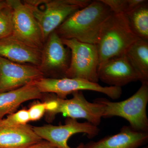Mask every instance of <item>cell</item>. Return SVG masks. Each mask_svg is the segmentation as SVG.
I'll return each mask as SVG.
<instances>
[{"instance_id": "obj_1", "label": "cell", "mask_w": 148, "mask_h": 148, "mask_svg": "<svg viewBox=\"0 0 148 148\" xmlns=\"http://www.w3.org/2000/svg\"><path fill=\"white\" fill-rule=\"evenodd\" d=\"M113 13L101 0L91 1L66 18L55 32L61 39L96 45L103 24Z\"/></svg>"}, {"instance_id": "obj_2", "label": "cell", "mask_w": 148, "mask_h": 148, "mask_svg": "<svg viewBox=\"0 0 148 148\" xmlns=\"http://www.w3.org/2000/svg\"><path fill=\"white\" fill-rule=\"evenodd\" d=\"M138 39L130 26L126 14H112L103 24L96 45L99 67L111 58L125 54Z\"/></svg>"}, {"instance_id": "obj_3", "label": "cell", "mask_w": 148, "mask_h": 148, "mask_svg": "<svg viewBox=\"0 0 148 148\" xmlns=\"http://www.w3.org/2000/svg\"><path fill=\"white\" fill-rule=\"evenodd\" d=\"M39 25L45 42L49 35L75 12L91 3L90 0H27Z\"/></svg>"}, {"instance_id": "obj_4", "label": "cell", "mask_w": 148, "mask_h": 148, "mask_svg": "<svg viewBox=\"0 0 148 148\" xmlns=\"http://www.w3.org/2000/svg\"><path fill=\"white\" fill-rule=\"evenodd\" d=\"M70 99L51 95L46 101V115L48 121H52L56 114H62L70 118L83 119L98 126L101 123L104 111V105L94 100L91 103L86 100L82 91H77Z\"/></svg>"}, {"instance_id": "obj_5", "label": "cell", "mask_w": 148, "mask_h": 148, "mask_svg": "<svg viewBox=\"0 0 148 148\" xmlns=\"http://www.w3.org/2000/svg\"><path fill=\"white\" fill-rule=\"evenodd\" d=\"M95 101L104 105L103 118L118 116L129 122L130 127L137 131L148 132L147 108L148 102V84H142L137 92L120 102H112L105 98Z\"/></svg>"}, {"instance_id": "obj_6", "label": "cell", "mask_w": 148, "mask_h": 148, "mask_svg": "<svg viewBox=\"0 0 148 148\" xmlns=\"http://www.w3.org/2000/svg\"><path fill=\"white\" fill-rule=\"evenodd\" d=\"M71 51V61L66 77L78 78L98 83L99 56L96 45L75 39H62Z\"/></svg>"}, {"instance_id": "obj_7", "label": "cell", "mask_w": 148, "mask_h": 148, "mask_svg": "<svg viewBox=\"0 0 148 148\" xmlns=\"http://www.w3.org/2000/svg\"><path fill=\"white\" fill-rule=\"evenodd\" d=\"M13 19L12 35L30 47L42 51L45 43L42 32L32 10L24 2L7 0Z\"/></svg>"}, {"instance_id": "obj_8", "label": "cell", "mask_w": 148, "mask_h": 148, "mask_svg": "<svg viewBox=\"0 0 148 148\" xmlns=\"http://www.w3.org/2000/svg\"><path fill=\"white\" fill-rule=\"evenodd\" d=\"M34 82L42 93H53L63 99H66L68 95L74 92L84 90L101 92L113 100L119 99L122 94L121 87L103 86L98 83L91 82L80 79L42 77L34 81Z\"/></svg>"}, {"instance_id": "obj_9", "label": "cell", "mask_w": 148, "mask_h": 148, "mask_svg": "<svg viewBox=\"0 0 148 148\" xmlns=\"http://www.w3.org/2000/svg\"><path fill=\"white\" fill-rule=\"evenodd\" d=\"M34 131L42 140L48 141L58 148H74L68 145L69 138L77 133L86 134L92 139L100 132L98 126L88 122L81 123L76 119L68 118L64 125H46L33 127Z\"/></svg>"}, {"instance_id": "obj_10", "label": "cell", "mask_w": 148, "mask_h": 148, "mask_svg": "<svg viewBox=\"0 0 148 148\" xmlns=\"http://www.w3.org/2000/svg\"><path fill=\"white\" fill-rule=\"evenodd\" d=\"M70 49L62 42L55 31L48 37L41 51L40 64L38 68L44 73L49 72L57 76L66 77L71 61Z\"/></svg>"}, {"instance_id": "obj_11", "label": "cell", "mask_w": 148, "mask_h": 148, "mask_svg": "<svg viewBox=\"0 0 148 148\" xmlns=\"http://www.w3.org/2000/svg\"><path fill=\"white\" fill-rule=\"evenodd\" d=\"M43 75L37 66L18 64L0 56V93L17 89Z\"/></svg>"}, {"instance_id": "obj_12", "label": "cell", "mask_w": 148, "mask_h": 148, "mask_svg": "<svg viewBox=\"0 0 148 148\" xmlns=\"http://www.w3.org/2000/svg\"><path fill=\"white\" fill-rule=\"evenodd\" d=\"M98 79L110 86L121 87L140 81V77L125 54L111 58L99 67Z\"/></svg>"}, {"instance_id": "obj_13", "label": "cell", "mask_w": 148, "mask_h": 148, "mask_svg": "<svg viewBox=\"0 0 148 148\" xmlns=\"http://www.w3.org/2000/svg\"><path fill=\"white\" fill-rule=\"evenodd\" d=\"M148 140V132L137 131L130 126H124L115 135L96 142L80 143L75 148H138L146 144Z\"/></svg>"}, {"instance_id": "obj_14", "label": "cell", "mask_w": 148, "mask_h": 148, "mask_svg": "<svg viewBox=\"0 0 148 148\" xmlns=\"http://www.w3.org/2000/svg\"><path fill=\"white\" fill-rule=\"evenodd\" d=\"M0 56L15 63L38 67L41 51L26 45L11 35L0 39Z\"/></svg>"}, {"instance_id": "obj_15", "label": "cell", "mask_w": 148, "mask_h": 148, "mask_svg": "<svg viewBox=\"0 0 148 148\" xmlns=\"http://www.w3.org/2000/svg\"><path fill=\"white\" fill-rule=\"evenodd\" d=\"M42 140L29 125H0V148H28Z\"/></svg>"}, {"instance_id": "obj_16", "label": "cell", "mask_w": 148, "mask_h": 148, "mask_svg": "<svg viewBox=\"0 0 148 148\" xmlns=\"http://www.w3.org/2000/svg\"><path fill=\"white\" fill-rule=\"evenodd\" d=\"M42 97L34 81L17 89L0 93V120L6 115L15 112L24 102Z\"/></svg>"}, {"instance_id": "obj_17", "label": "cell", "mask_w": 148, "mask_h": 148, "mask_svg": "<svg viewBox=\"0 0 148 148\" xmlns=\"http://www.w3.org/2000/svg\"><path fill=\"white\" fill-rule=\"evenodd\" d=\"M125 55L139 74L142 84H148V41L138 39Z\"/></svg>"}, {"instance_id": "obj_18", "label": "cell", "mask_w": 148, "mask_h": 148, "mask_svg": "<svg viewBox=\"0 0 148 148\" xmlns=\"http://www.w3.org/2000/svg\"><path fill=\"white\" fill-rule=\"evenodd\" d=\"M130 28L139 38L148 41V2L126 14Z\"/></svg>"}, {"instance_id": "obj_19", "label": "cell", "mask_w": 148, "mask_h": 148, "mask_svg": "<svg viewBox=\"0 0 148 148\" xmlns=\"http://www.w3.org/2000/svg\"><path fill=\"white\" fill-rule=\"evenodd\" d=\"M145 0H101L115 14H127Z\"/></svg>"}, {"instance_id": "obj_20", "label": "cell", "mask_w": 148, "mask_h": 148, "mask_svg": "<svg viewBox=\"0 0 148 148\" xmlns=\"http://www.w3.org/2000/svg\"><path fill=\"white\" fill-rule=\"evenodd\" d=\"M12 11L7 6L0 10V39L12 34Z\"/></svg>"}, {"instance_id": "obj_21", "label": "cell", "mask_w": 148, "mask_h": 148, "mask_svg": "<svg viewBox=\"0 0 148 148\" xmlns=\"http://www.w3.org/2000/svg\"><path fill=\"white\" fill-rule=\"evenodd\" d=\"M30 121L29 112L23 109L9 115L5 119L0 120V125L15 126L25 125Z\"/></svg>"}, {"instance_id": "obj_22", "label": "cell", "mask_w": 148, "mask_h": 148, "mask_svg": "<svg viewBox=\"0 0 148 148\" xmlns=\"http://www.w3.org/2000/svg\"><path fill=\"white\" fill-rule=\"evenodd\" d=\"M46 109L45 102L32 105L28 110L30 121H36L40 119L45 114Z\"/></svg>"}, {"instance_id": "obj_23", "label": "cell", "mask_w": 148, "mask_h": 148, "mask_svg": "<svg viewBox=\"0 0 148 148\" xmlns=\"http://www.w3.org/2000/svg\"><path fill=\"white\" fill-rule=\"evenodd\" d=\"M28 148H58L48 141H43L36 143Z\"/></svg>"}, {"instance_id": "obj_24", "label": "cell", "mask_w": 148, "mask_h": 148, "mask_svg": "<svg viewBox=\"0 0 148 148\" xmlns=\"http://www.w3.org/2000/svg\"><path fill=\"white\" fill-rule=\"evenodd\" d=\"M7 4L6 1H1L0 0V10L3 9L7 7Z\"/></svg>"}, {"instance_id": "obj_25", "label": "cell", "mask_w": 148, "mask_h": 148, "mask_svg": "<svg viewBox=\"0 0 148 148\" xmlns=\"http://www.w3.org/2000/svg\"></svg>"}]
</instances>
